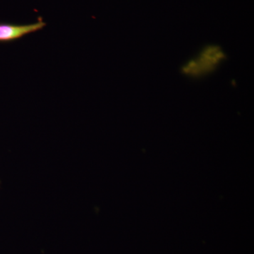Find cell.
<instances>
[{
  "mask_svg": "<svg viewBox=\"0 0 254 254\" xmlns=\"http://www.w3.org/2000/svg\"><path fill=\"white\" fill-rule=\"evenodd\" d=\"M226 58L223 50L217 46H207L200 54L182 67V73L200 77L213 72Z\"/></svg>",
  "mask_w": 254,
  "mask_h": 254,
  "instance_id": "obj_1",
  "label": "cell"
},
{
  "mask_svg": "<svg viewBox=\"0 0 254 254\" xmlns=\"http://www.w3.org/2000/svg\"><path fill=\"white\" fill-rule=\"evenodd\" d=\"M46 26V23L40 19L30 24L16 25L0 23V42L6 43L20 39L26 35L41 31Z\"/></svg>",
  "mask_w": 254,
  "mask_h": 254,
  "instance_id": "obj_2",
  "label": "cell"
}]
</instances>
